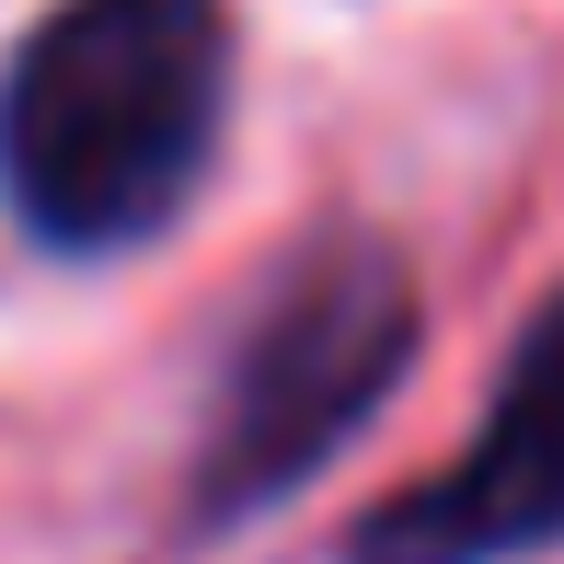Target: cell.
I'll use <instances>...</instances> for the list:
<instances>
[{"instance_id": "obj_1", "label": "cell", "mask_w": 564, "mask_h": 564, "mask_svg": "<svg viewBox=\"0 0 564 564\" xmlns=\"http://www.w3.org/2000/svg\"><path fill=\"white\" fill-rule=\"evenodd\" d=\"M219 116V0H58L0 69V196L58 253H127L196 196Z\"/></svg>"}, {"instance_id": "obj_2", "label": "cell", "mask_w": 564, "mask_h": 564, "mask_svg": "<svg viewBox=\"0 0 564 564\" xmlns=\"http://www.w3.org/2000/svg\"><path fill=\"white\" fill-rule=\"evenodd\" d=\"M403 357H415V276L392 265V242L346 230V242L300 253L219 380V426H208V460H196V519L230 530L253 507H276L289 484H312L392 403Z\"/></svg>"}, {"instance_id": "obj_3", "label": "cell", "mask_w": 564, "mask_h": 564, "mask_svg": "<svg viewBox=\"0 0 564 564\" xmlns=\"http://www.w3.org/2000/svg\"><path fill=\"white\" fill-rule=\"evenodd\" d=\"M553 542H564V289L530 312L473 449L449 473L403 484L357 530L346 564H519V553H553Z\"/></svg>"}]
</instances>
